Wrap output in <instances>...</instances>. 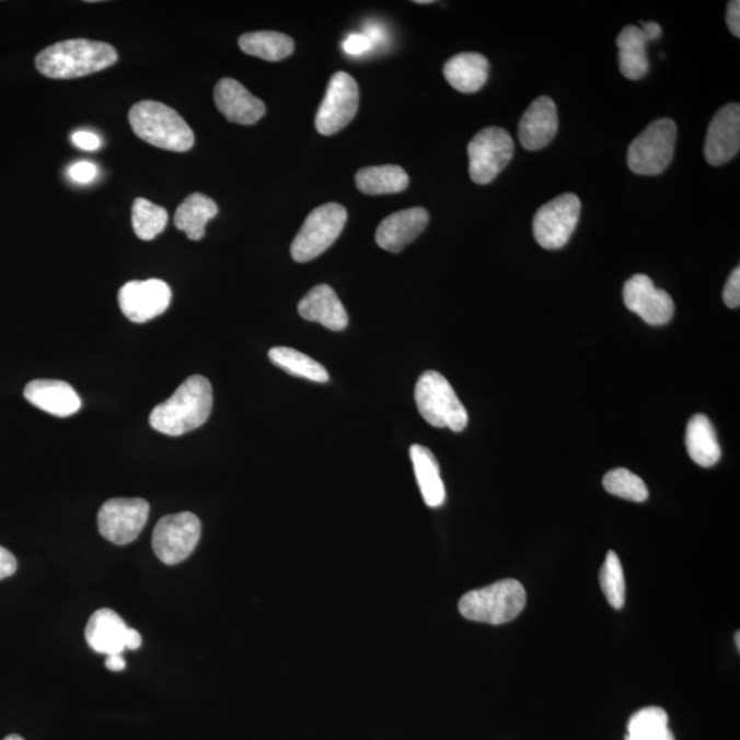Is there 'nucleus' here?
<instances>
[{
	"mask_svg": "<svg viewBox=\"0 0 740 740\" xmlns=\"http://www.w3.org/2000/svg\"><path fill=\"white\" fill-rule=\"evenodd\" d=\"M213 409V389L208 379L192 377L171 398L154 407L150 426L169 437H182L203 427Z\"/></svg>",
	"mask_w": 740,
	"mask_h": 740,
	"instance_id": "obj_1",
	"label": "nucleus"
},
{
	"mask_svg": "<svg viewBox=\"0 0 740 740\" xmlns=\"http://www.w3.org/2000/svg\"><path fill=\"white\" fill-rule=\"evenodd\" d=\"M117 61L116 48L107 43L72 39L45 48L36 57V68L48 79L67 80L101 72Z\"/></svg>",
	"mask_w": 740,
	"mask_h": 740,
	"instance_id": "obj_2",
	"label": "nucleus"
},
{
	"mask_svg": "<svg viewBox=\"0 0 740 740\" xmlns=\"http://www.w3.org/2000/svg\"><path fill=\"white\" fill-rule=\"evenodd\" d=\"M128 118L135 135L158 149L185 152L195 144L192 127L174 108L161 102L136 103Z\"/></svg>",
	"mask_w": 740,
	"mask_h": 740,
	"instance_id": "obj_3",
	"label": "nucleus"
},
{
	"mask_svg": "<svg viewBox=\"0 0 740 740\" xmlns=\"http://www.w3.org/2000/svg\"><path fill=\"white\" fill-rule=\"evenodd\" d=\"M525 605L524 587L514 579H505L466 592L459 608L462 616L471 622L500 625L513 622Z\"/></svg>",
	"mask_w": 740,
	"mask_h": 740,
	"instance_id": "obj_4",
	"label": "nucleus"
},
{
	"mask_svg": "<svg viewBox=\"0 0 740 740\" xmlns=\"http://www.w3.org/2000/svg\"><path fill=\"white\" fill-rule=\"evenodd\" d=\"M415 398L424 420L437 428L462 432L467 426V412L448 379L428 370L416 384Z\"/></svg>",
	"mask_w": 740,
	"mask_h": 740,
	"instance_id": "obj_5",
	"label": "nucleus"
},
{
	"mask_svg": "<svg viewBox=\"0 0 740 740\" xmlns=\"http://www.w3.org/2000/svg\"><path fill=\"white\" fill-rule=\"evenodd\" d=\"M678 127L672 119L652 122L631 143L627 163L631 172L639 176H657L671 165L677 144Z\"/></svg>",
	"mask_w": 740,
	"mask_h": 740,
	"instance_id": "obj_6",
	"label": "nucleus"
},
{
	"mask_svg": "<svg viewBox=\"0 0 740 740\" xmlns=\"http://www.w3.org/2000/svg\"><path fill=\"white\" fill-rule=\"evenodd\" d=\"M347 221V210L339 204H325L304 220L291 244L297 263H309L325 253L340 236Z\"/></svg>",
	"mask_w": 740,
	"mask_h": 740,
	"instance_id": "obj_7",
	"label": "nucleus"
},
{
	"mask_svg": "<svg viewBox=\"0 0 740 740\" xmlns=\"http://www.w3.org/2000/svg\"><path fill=\"white\" fill-rule=\"evenodd\" d=\"M203 524L194 513L169 514L162 517L152 533V548L160 562L177 565L187 559L198 546Z\"/></svg>",
	"mask_w": 740,
	"mask_h": 740,
	"instance_id": "obj_8",
	"label": "nucleus"
},
{
	"mask_svg": "<svg viewBox=\"0 0 740 740\" xmlns=\"http://www.w3.org/2000/svg\"><path fill=\"white\" fill-rule=\"evenodd\" d=\"M514 154V141L508 130L484 128L467 146L470 176L476 184H489L509 165Z\"/></svg>",
	"mask_w": 740,
	"mask_h": 740,
	"instance_id": "obj_9",
	"label": "nucleus"
},
{
	"mask_svg": "<svg viewBox=\"0 0 740 740\" xmlns=\"http://www.w3.org/2000/svg\"><path fill=\"white\" fill-rule=\"evenodd\" d=\"M580 211V199L570 193L544 204L533 219V236L539 246L563 248L579 224Z\"/></svg>",
	"mask_w": 740,
	"mask_h": 740,
	"instance_id": "obj_10",
	"label": "nucleus"
},
{
	"mask_svg": "<svg viewBox=\"0 0 740 740\" xmlns=\"http://www.w3.org/2000/svg\"><path fill=\"white\" fill-rule=\"evenodd\" d=\"M150 505L140 498H114L97 513V528L106 541L125 546L138 539L149 520Z\"/></svg>",
	"mask_w": 740,
	"mask_h": 740,
	"instance_id": "obj_11",
	"label": "nucleus"
},
{
	"mask_svg": "<svg viewBox=\"0 0 740 740\" xmlns=\"http://www.w3.org/2000/svg\"><path fill=\"white\" fill-rule=\"evenodd\" d=\"M358 107L357 81L346 72H337L332 76L324 101L315 114V128L324 136L340 132L357 116Z\"/></svg>",
	"mask_w": 740,
	"mask_h": 740,
	"instance_id": "obj_12",
	"label": "nucleus"
},
{
	"mask_svg": "<svg viewBox=\"0 0 740 740\" xmlns=\"http://www.w3.org/2000/svg\"><path fill=\"white\" fill-rule=\"evenodd\" d=\"M171 301V287L160 279L129 281L118 292L119 309L136 324L147 323L165 313Z\"/></svg>",
	"mask_w": 740,
	"mask_h": 740,
	"instance_id": "obj_13",
	"label": "nucleus"
},
{
	"mask_svg": "<svg viewBox=\"0 0 740 740\" xmlns=\"http://www.w3.org/2000/svg\"><path fill=\"white\" fill-rule=\"evenodd\" d=\"M623 298L625 307L647 324L663 325L673 317L674 304L671 296L657 288L649 276L631 277L624 285Z\"/></svg>",
	"mask_w": 740,
	"mask_h": 740,
	"instance_id": "obj_14",
	"label": "nucleus"
},
{
	"mask_svg": "<svg viewBox=\"0 0 740 740\" xmlns=\"http://www.w3.org/2000/svg\"><path fill=\"white\" fill-rule=\"evenodd\" d=\"M740 149V106L729 103L716 113L707 129L705 158L713 166L733 160Z\"/></svg>",
	"mask_w": 740,
	"mask_h": 740,
	"instance_id": "obj_15",
	"label": "nucleus"
},
{
	"mask_svg": "<svg viewBox=\"0 0 740 740\" xmlns=\"http://www.w3.org/2000/svg\"><path fill=\"white\" fill-rule=\"evenodd\" d=\"M215 103L228 122L254 125L265 116V103L233 79H222L215 89Z\"/></svg>",
	"mask_w": 740,
	"mask_h": 740,
	"instance_id": "obj_16",
	"label": "nucleus"
},
{
	"mask_svg": "<svg viewBox=\"0 0 740 740\" xmlns=\"http://www.w3.org/2000/svg\"><path fill=\"white\" fill-rule=\"evenodd\" d=\"M558 132V113L552 97L541 96L522 114L519 125L520 143L537 151L552 143Z\"/></svg>",
	"mask_w": 740,
	"mask_h": 740,
	"instance_id": "obj_17",
	"label": "nucleus"
},
{
	"mask_svg": "<svg viewBox=\"0 0 740 740\" xmlns=\"http://www.w3.org/2000/svg\"><path fill=\"white\" fill-rule=\"evenodd\" d=\"M428 222L429 215L424 208L396 211L380 222L377 231L378 246L385 252L401 253L426 231Z\"/></svg>",
	"mask_w": 740,
	"mask_h": 740,
	"instance_id": "obj_18",
	"label": "nucleus"
},
{
	"mask_svg": "<svg viewBox=\"0 0 740 740\" xmlns=\"http://www.w3.org/2000/svg\"><path fill=\"white\" fill-rule=\"evenodd\" d=\"M24 396L37 409L57 417L73 416L81 407L79 394L61 380H34L26 385Z\"/></svg>",
	"mask_w": 740,
	"mask_h": 740,
	"instance_id": "obj_19",
	"label": "nucleus"
},
{
	"mask_svg": "<svg viewBox=\"0 0 740 740\" xmlns=\"http://www.w3.org/2000/svg\"><path fill=\"white\" fill-rule=\"evenodd\" d=\"M301 317L312 323H320L331 331H343L348 325V314L337 298L334 288L320 285L312 288L298 304Z\"/></svg>",
	"mask_w": 740,
	"mask_h": 740,
	"instance_id": "obj_20",
	"label": "nucleus"
},
{
	"mask_svg": "<svg viewBox=\"0 0 740 740\" xmlns=\"http://www.w3.org/2000/svg\"><path fill=\"white\" fill-rule=\"evenodd\" d=\"M128 625L111 609H100L92 614L85 628V639L92 650L100 655H123L127 650Z\"/></svg>",
	"mask_w": 740,
	"mask_h": 740,
	"instance_id": "obj_21",
	"label": "nucleus"
},
{
	"mask_svg": "<svg viewBox=\"0 0 740 740\" xmlns=\"http://www.w3.org/2000/svg\"><path fill=\"white\" fill-rule=\"evenodd\" d=\"M443 74L454 90L462 94H475L487 83L489 63L482 54L462 53L446 62Z\"/></svg>",
	"mask_w": 740,
	"mask_h": 740,
	"instance_id": "obj_22",
	"label": "nucleus"
},
{
	"mask_svg": "<svg viewBox=\"0 0 740 740\" xmlns=\"http://www.w3.org/2000/svg\"><path fill=\"white\" fill-rule=\"evenodd\" d=\"M411 459L417 477L418 487L424 502L429 508H439L444 504L446 488L440 477V467L437 456L426 446L413 444Z\"/></svg>",
	"mask_w": 740,
	"mask_h": 740,
	"instance_id": "obj_23",
	"label": "nucleus"
},
{
	"mask_svg": "<svg viewBox=\"0 0 740 740\" xmlns=\"http://www.w3.org/2000/svg\"><path fill=\"white\" fill-rule=\"evenodd\" d=\"M685 448H687L690 459L702 467H710L720 461V443H718L716 429L709 418L704 415H695L691 418L687 431H685Z\"/></svg>",
	"mask_w": 740,
	"mask_h": 740,
	"instance_id": "obj_24",
	"label": "nucleus"
},
{
	"mask_svg": "<svg viewBox=\"0 0 740 740\" xmlns=\"http://www.w3.org/2000/svg\"><path fill=\"white\" fill-rule=\"evenodd\" d=\"M647 39L638 26L628 25L617 37L620 70L625 79L640 80L649 72Z\"/></svg>",
	"mask_w": 740,
	"mask_h": 740,
	"instance_id": "obj_25",
	"label": "nucleus"
},
{
	"mask_svg": "<svg viewBox=\"0 0 740 740\" xmlns=\"http://www.w3.org/2000/svg\"><path fill=\"white\" fill-rule=\"evenodd\" d=\"M219 215V206L213 199L200 193L185 198L174 215V226L178 231L187 233L192 241H200L205 236L206 224Z\"/></svg>",
	"mask_w": 740,
	"mask_h": 740,
	"instance_id": "obj_26",
	"label": "nucleus"
},
{
	"mask_svg": "<svg viewBox=\"0 0 740 740\" xmlns=\"http://www.w3.org/2000/svg\"><path fill=\"white\" fill-rule=\"evenodd\" d=\"M356 185L365 195L398 194L409 187V176L401 166H370L357 172Z\"/></svg>",
	"mask_w": 740,
	"mask_h": 740,
	"instance_id": "obj_27",
	"label": "nucleus"
},
{
	"mask_svg": "<svg viewBox=\"0 0 740 740\" xmlns=\"http://www.w3.org/2000/svg\"><path fill=\"white\" fill-rule=\"evenodd\" d=\"M239 47L247 56L279 62L291 56L296 50V43L280 32L261 31L239 37Z\"/></svg>",
	"mask_w": 740,
	"mask_h": 740,
	"instance_id": "obj_28",
	"label": "nucleus"
},
{
	"mask_svg": "<svg viewBox=\"0 0 740 740\" xmlns=\"http://www.w3.org/2000/svg\"><path fill=\"white\" fill-rule=\"evenodd\" d=\"M269 359L271 363L292 374V377L315 383H326L329 380V374L323 365L310 358L307 354L293 350V348L274 347L269 351Z\"/></svg>",
	"mask_w": 740,
	"mask_h": 740,
	"instance_id": "obj_29",
	"label": "nucleus"
},
{
	"mask_svg": "<svg viewBox=\"0 0 740 740\" xmlns=\"http://www.w3.org/2000/svg\"><path fill=\"white\" fill-rule=\"evenodd\" d=\"M167 211L144 198L135 199L132 226L136 236L141 241H152L165 230Z\"/></svg>",
	"mask_w": 740,
	"mask_h": 740,
	"instance_id": "obj_30",
	"label": "nucleus"
},
{
	"mask_svg": "<svg viewBox=\"0 0 740 740\" xmlns=\"http://www.w3.org/2000/svg\"><path fill=\"white\" fill-rule=\"evenodd\" d=\"M603 487L614 497L633 500V502H645L649 498V489L645 482L625 467L608 472L603 477Z\"/></svg>",
	"mask_w": 740,
	"mask_h": 740,
	"instance_id": "obj_31",
	"label": "nucleus"
},
{
	"mask_svg": "<svg viewBox=\"0 0 740 740\" xmlns=\"http://www.w3.org/2000/svg\"><path fill=\"white\" fill-rule=\"evenodd\" d=\"M600 581L603 594L611 606L622 609L625 603V578L623 565L616 553H608L605 564L602 565Z\"/></svg>",
	"mask_w": 740,
	"mask_h": 740,
	"instance_id": "obj_32",
	"label": "nucleus"
},
{
	"mask_svg": "<svg viewBox=\"0 0 740 740\" xmlns=\"http://www.w3.org/2000/svg\"><path fill=\"white\" fill-rule=\"evenodd\" d=\"M669 717L661 707L651 706L635 713L628 724L625 740H644L668 729Z\"/></svg>",
	"mask_w": 740,
	"mask_h": 740,
	"instance_id": "obj_33",
	"label": "nucleus"
},
{
	"mask_svg": "<svg viewBox=\"0 0 740 740\" xmlns=\"http://www.w3.org/2000/svg\"><path fill=\"white\" fill-rule=\"evenodd\" d=\"M70 180L78 184H90L94 182L97 176V167L94 163L89 161H80L73 163L68 171Z\"/></svg>",
	"mask_w": 740,
	"mask_h": 740,
	"instance_id": "obj_34",
	"label": "nucleus"
},
{
	"mask_svg": "<svg viewBox=\"0 0 740 740\" xmlns=\"http://www.w3.org/2000/svg\"><path fill=\"white\" fill-rule=\"evenodd\" d=\"M724 303L727 304L729 309H738L740 304V268L737 266L732 270L731 276L727 281L726 287H724L722 292Z\"/></svg>",
	"mask_w": 740,
	"mask_h": 740,
	"instance_id": "obj_35",
	"label": "nucleus"
},
{
	"mask_svg": "<svg viewBox=\"0 0 740 740\" xmlns=\"http://www.w3.org/2000/svg\"><path fill=\"white\" fill-rule=\"evenodd\" d=\"M72 143L78 147V149L85 151H96L101 149L102 141L100 136L90 130H78L72 135Z\"/></svg>",
	"mask_w": 740,
	"mask_h": 740,
	"instance_id": "obj_36",
	"label": "nucleus"
},
{
	"mask_svg": "<svg viewBox=\"0 0 740 740\" xmlns=\"http://www.w3.org/2000/svg\"><path fill=\"white\" fill-rule=\"evenodd\" d=\"M372 45L373 42H370L368 36L350 35L343 43V50L350 54V56H361V54L369 51Z\"/></svg>",
	"mask_w": 740,
	"mask_h": 740,
	"instance_id": "obj_37",
	"label": "nucleus"
},
{
	"mask_svg": "<svg viewBox=\"0 0 740 740\" xmlns=\"http://www.w3.org/2000/svg\"><path fill=\"white\" fill-rule=\"evenodd\" d=\"M18 573V559L9 550L0 546V580L8 579Z\"/></svg>",
	"mask_w": 740,
	"mask_h": 740,
	"instance_id": "obj_38",
	"label": "nucleus"
},
{
	"mask_svg": "<svg viewBox=\"0 0 740 740\" xmlns=\"http://www.w3.org/2000/svg\"><path fill=\"white\" fill-rule=\"evenodd\" d=\"M727 24L733 36H740V2L732 0L727 8Z\"/></svg>",
	"mask_w": 740,
	"mask_h": 740,
	"instance_id": "obj_39",
	"label": "nucleus"
},
{
	"mask_svg": "<svg viewBox=\"0 0 740 740\" xmlns=\"http://www.w3.org/2000/svg\"><path fill=\"white\" fill-rule=\"evenodd\" d=\"M106 668L108 671L122 672L125 668H127V662H125L123 655L107 656Z\"/></svg>",
	"mask_w": 740,
	"mask_h": 740,
	"instance_id": "obj_40",
	"label": "nucleus"
},
{
	"mask_svg": "<svg viewBox=\"0 0 740 740\" xmlns=\"http://www.w3.org/2000/svg\"><path fill=\"white\" fill-rule=\"evenodd\" d=\"M640 30L641 32H644L647 42H655L657 39H660V36L662 34L661 26L658 25L657 23H646L644 24V26H641Z\"/></svg>",
	"mask_w": 740,
	"mask_h": 740,
	"instance_id": "obj_41",
	"label": "nucleus"
},
{
	"mask_svg": "<svg viewBox=\"0 0 740 740\" xmlns=\"http://www.w3.org/2000/svg\"><path fill=\"white\" fill-rule=\"evenodd\" d=\"M125 645H127V650H138L141 646V636L138 631L134 628H128L127 638H125Z\"/></svg>",
	"mask_w": 740,
	"mask_h": 740,
	"instance_id": "obj_42",
	"label": "nucleus"
},
{
	"mask_svg": "<svg viewBox=\"0 0 740 740\" xmlns=\"http://www.w3.org/2000/svg\"><path fill=\"white\" fill-rule=\"evenodd\" d=\"M3 740H24L23 738L20 737V735H9L8 738H4Z\"/></svg>",
	"mask_w": 740,
	"mask_h": 740,
	"instance_id": "obj_43",
	"label": "nucleus"
},
{
	"mask_svg": "<svg viewBox=\"0 0 740 740\" xmlns=\"http://www.w3.org/2000/svg\"><path fill=\"white\" fill-rule=\"evenodd\" d=\"M417 4H429L432 3L431 0H416Z\"/></svg>",
	"mask_w": 740,
	"mask_h": 740,
	"instance_id": "obj_44",
	"label": "nucleus"
}]
</instances>
